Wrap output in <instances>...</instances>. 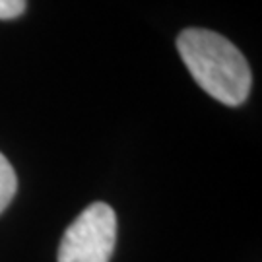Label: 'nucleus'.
I'll use <instances>...</instances> for the list:
<instances>
[{
  "mask_svg": "<svg viewBox=\"0 0 262 262\" xmlns=\"http://www.w3.org/2000/svg\"><path fill=\"white\" fill-rule=\"evenodd\" d=\"M28 0H0V19H16L24 16Z\"/></svg>",
  "mask_w": 262,
  "mask_h": 262,
  "instance_id": "nucleus-4",
  "label": "nucleus"
},
{
  "mask_svg": "<svg viewBox=\"0 0 262 262\" xmlns=\"http://www.w3.org/2000/svg\"><path fill=\"white\" fill-rule=\"evenodd\" d=\"M177 51L190 76L215 101L239 107L253 85L251 66L243 53L224 35L202 28H188L177 37Z\"/></svg>",
  "mask_w": 262,
  "mask_h": 262,
  "instance_id": "nucleus-1",
  "label": "nucleus"
},
{
  "mask_svg": "<svg viewBox=\"0 0 262 262\" xmlns=\"http://www.w3.org/2000/svg\"><path fill=\"white\" fill-rule=\"evenodd\" d=\"M18 190V179L10 161L0 154V214L10 206L12 198Z\"/></svg>",
  "mask_w": 262,
  "mask_h": 262,
  "instance_id": "nucleus-3",
  "label": "nucleus"
},
{
  "mask_svg": "<svg viewBox=\"0 0 262 262\" xmlns=\"http://www.w3.org/2000/svg\"><path fill=\"white\" fill-rule=\"evenodd\" d=\"M115 243V210L105 202H94L66 227L58 247V262H109Z\"/></svg>",
  "mask_w": 262,
  "mask_h": 262,
  "instance_id": "nucleus-2",
  "label": "nucleus"
}]
</instances>
